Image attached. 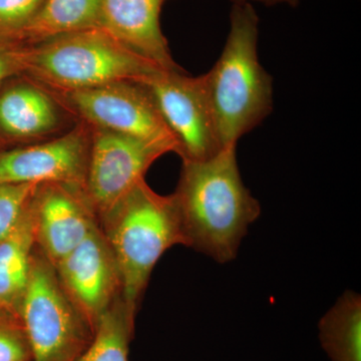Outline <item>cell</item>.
<instances>
[{"label": "cell", "mask_w": 361, "mask_h": 361, "mask_svg": "<svg viewBox=\"0 0 361 361\" xmlns=\"http://www.w3.org/2000/svg\"><path fill=\"white\" fill-rule=\"evenodd\" d=\"M30 206L35 245L54 266L99 226L84 188L42 183L35 188Z\"/></svg>", "instance_id": "cell-10"}, {"label": "cell", "mask_w": 361, "mask_h": 361, "mask_svg": "<svg viewBox=\"0 0 361 361\" xmlns=\"http://www.w3.org/2000/svg\"><path fill=\"white\" fill-rule=\"evenodd\" d=\"M56 102L39 85H18L0 96V130L16 140L49 134L59 123Z\"/></svg>", "instance_id": "cell-13"}, {"label": "cell", "mask_w": 361, "mask_h": 361, "mask_svg": "<svg viewBox=\"0 0 361 361\" xmlns=\"http://www.w3.org/2000/svg\"><path fill=\"white\" fill-rule=\"evenodd\" d=\"M233 4H253V2H260L266 6H274L277 4H289L292 6H295L299 0H231Z\"/></svg>", "instance_id": "cell-22"}, {"label": "cell", "mask_w": 361, "mask_h": 361, "mask_svg": "<svg viewBox=\"0 0 361 361\" xmlns=\"http://www.w3.org/2000/svg\"><path fill=\"white\" fill-rule=\"evenodd\" d=\"M44 1L0 0V44H13L39 13Z\"/></svg>", "instance_id": "cell-18"}, {"label": "cell", "mask_w": 361, "mask_h": 361, "mask_svg": "<svg viewBox=\"0 0 361 361\" xmlns=\"http://www.w3.org/2000/svg\"><path fill=\"white\" fill-rule=\"evenodd\" d=\"M16 73H20L16 59V47L0 44V85Z\"/></svg>", "instance_id": "cell-21"}, {"label": "cell", "mask_w": 361, "mask_h": 361, "mask_svg": "<svg viewBox=\"0 0 361 361\" xmlns=\"http://www.w3.org/2000/svg\"><path fill=\"white\" fill-rule=\"evenodd\" d=\"M90 129V160L85 190L99 218L144 180L154 161L171 153V149L111 130Z\"/></svg>", "instance_id": "cell-8"}, {"label": "cell", "mask_w": 361, "mask_h": 361, "mask_svg": "<svg viewBox=\"0 0 361 361\" xmlns=\"http://www.w3.org/2000/svg\"><path fill=\"white\" fill-rule=\"evenodd\" d=\"M54 268L71 302L94 331L99 318L122 296L120 271L101 227Z\"/></svg>", "instance_id": "cell-9"}, {"label": "cell", "mask_w": 361, "mask_h": 361, "mask_svg": "<svg viewBox=\"0 0 361 361\" xmlns=\"http://www.w3.org/2000/svg\"><path fill=\"white\" fill-rule=\"evenodd\" d=\"M39 184H0V241L23 217Z\"/></svg>", "instance_id": "cell-20"}, {"label": "cell", "mask_w": 361, "mask_h": 361, "mask_svg": "<svg viewBox=\"0 0 361 361\" xmlns=\"http://www.w3.org/2000/svg\"><path fill=\"white\" fill-rule=\"evenodd\" d=\"M134 317L135 312L118 297L99 318L92 341L77 361H129Z\"/></svg>", "instance_id": "cell-17"}, {"label": "cell", "mask_w": 361, "mask_h": 361, "mask_svg": "<svg viewBox=\"0 0 361 361\" xmlns=\"http://www.w3.org/2000/svg\"><path fill=\"white\" fill-rule=\"evenodd\" d=\"M322 344L334 361H361V298L345 291L319 323Z\"/></svg>", "instance_id": "cell-16"}, {"label": "cell", "mask_w": 361, "mask_h": 361, "mask_svg": "<svg viewBox=\"0 0 361 361\" xmlns=\"http://www.w3.org/2000/svg\"><path fill=\"white\" fill-rule=\"evenodd\" d=\"M20 317L32 361H77L94 334L59 282L56 268L39 250L32 254Z\"/></svg>", "instance_id": "cell-5"}, {"label": "cell", "mask_w": 361, "mask_h": 361, "mask_svg": "<svg viewBox=\"0 0 361 361\" xmlns=\"http://www.w3.org/2000/svg\"><path fill=\"white\" fill-rule=\"evenodd\" d=\"M258 26L251 4H233L224 49L204 73L223 148L237 144L272 111V78L259 63Z\"/></svg>", "instance_id": "cell-3"}, {"label": "cell", "mask_w": 361, "mask_h": 361, "mask_svg": "<svg viewBox=\"0 0 361 361\" xmlns=\"http://www.w3.org/2000/svg\"><path fill=\"white\" fill-rule=\"evenodd\" d=\"M0 361H32L20 315L0 307Z\"/></svg>", "instance_id": "cell-19"}, {"label": "cell", "mask_w": 361, "mask_h": 361, "mask_svg": "<svg viewBox=\"0 0 361 361\" xmlns=\"http://www.w3.org/2000/svg\"><path fill=\"white\" fill-rule=\"evenodd\" d=\"M186 246L221 264L236 258L248 227L261 213L244 185L237 144L203 161H183L174 194Z\"/></svg>", "instance_id": "cell-1"}, {"label": "cell", "mask_w": 361, "mask_h": 361, "mask_svg": "<svg viewBox=\"0 0 361 361\" xmlns=\"http://www.w3.org/2000/svg\"><path fill=\"white\" fill-rule=\"evenodd\" d=\"M90 129L82 123L63 137L0 153V184L59 183L84 188Z\"/></svg>", "instance_id": "cell-11"}, {"label": "cell", "mask_w": 361, "mask_h": 361, "mask_svg": "<svg viewBox=\"0 0 361 361\" xmlns=\"http://www.w3.org/2000/svg\"><path fill=\"white\" fill-rule=\"evenodd\" d=\"M16 54L20 73L47 87V92H71L116 82L141 84L164 71L101 26L16 47Z\"/></svg>", "instance_id": "cell-2"}, {"label": "cell", "mask_w": 361, "mask_h": 361, "mask_svg": "<svg viewBox=\"0 0 361 361\" xmlns=\"http://www.w3.org/2000/svg\"><path fill=\"white\" fill-rule=\"evenodd\" d=\"M99 219L120 271L123 302L135 313L163 254L186 246L174 195L157 194L141 180Z\"/></svg>", "instance_id": "cell-4"}, {"label": "cell", "mask_w": 361, "mask_h": 361, "mask_svg": "<svg viewBox=\"0 0 361 361\" xmlns=\"http://www.w3.org/2000/svg\"><path fill=\"white\" fill-rule=\"evenodd\" d=\"M101 0H45L39 13L14 40L25 47L99 26Z\"/></svg>", "instance_id": "cell-15"}, {"label": "cell", "mask_w": 361, "mask_h": 361, "mask_svg": "<svg viewBox=\"0 0 361 361\" xmlns=\"http://www.w3.org/2000/svg\"><path fill=\"white\" fill-rule=\"evenodd\" d=\"M180 147L183 161H203L223 149L205 78L160 71L141 82Z\"/></svg>", "instance_id": "cell-7"}, {"label": "cell", "mask_w": 361, "mask_h": 361, "mask_svg": "<svg viewBox=\"0 0 361 361\" xmlns=\"http://www.w3.org/2000/svg\"><path fill=\"white\" fill-rule=\"evenodd\" d=\"M30 202L13 231L0 241V307L18 315L37 247Z\"/></svg>", "instance_id": "cell-14"}, {"label": "cell", "mask_w": 361, "mask_h": 361, "mask_svg": "<svg viewBox=\"0 0 361 361\" xmlns=\"http://www.w3.org/2000/svg\"><path fill=\"white\" fill-rule=\"evenodd\" d=\"M49 92L56 103L80 116L90 127L163 145L180 156L177 140L142 85L116 82L92 89Z\"/></svg>", "instance_id": "cell-6"}, {"label": "cell", "mask_w": 361, "mask_h": 361, "mask_svg": "<svg viewBox=\"0 0 361 361\" xmlns=\"http://www.w3.org/2000/svg\"><path fill=\"white\" fill-rule=\"evenodd\" d=\"M167 0H101L99 26L164 71H184L172 58L161 32V7Z\"/></svg>", "instance_id": "cell-12"}]
</instances>
